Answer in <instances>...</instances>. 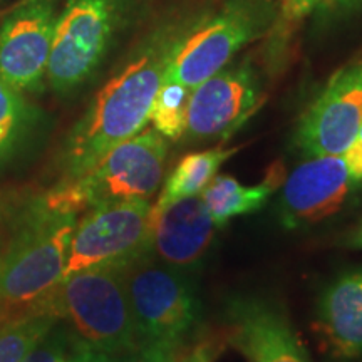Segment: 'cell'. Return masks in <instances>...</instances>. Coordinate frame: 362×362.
Masks as SVG:
<instances>
[{"label": "cell", "instance_id": "1", "mask_svg": "<svg viewBox=\"0 0 362 362\" xmlns=\"http://www.w3.org/2000/svg\"><path fill=\"white\" fill-rule=\"evenodd\" d=\"M205 13L192 12L165 19L134 45L67 136L66 178L84 175L111 148L146 128L171 59Z\"/></svg>", "mask_w": 362, "mask_h": 362}, {"label": "cell", "instance_id": "2", "mask_svg": "<svg viewBox=\"0 0 362 362\" xmlns=\"http://www.w3.org/2000/svg\"><path fill=\"white\" fill-rule=\"evenodd\" d=\"M78 215L61 214L40 200L0 260V320L44 312L61 282ZM45 314V312H44Z\"/></svg>", "mask_w": 362, "mask_h": 362}, {"label": "cell", "instance_id": "3", "mask_svg": "<svg viewBox=\"0 0 362 362\" xmlns=\"http://www.w3.org/2000/svg\"><path fill=\"white\" fill-rule=\"evenodd\" d=\"M168 139L143 129L116 144L78 178H64L40 200L61 214L79 215L89 208L123 200H149L165 178Z\"/></svg>", "mask_w": 362, "mask_h": 362}, {"label": "cell", "instance_id": "4", "mask_svg": "<svg viewBox=\"0 0 362 362\" xmlns=\"http://www.w3.org/2000/svg\"><path fill=\"white\" fill-rule=\"evenodd\" d=\"M44 312L66 319L78 341L112 359L139 346L124 267H94L61 279Z\"/></svg>", "mask_w": 362, "mask_h": 362}, {"label": "cell", "instance_id": "5", "mask_svg": "<svg viewBox=\"0 0 362 362\" xmlns=\"http://www.w3.org/2000/svg\"><path fill=\"white\" fill-rule=\"evenodd\" d=\"M143 0H66L54 30L45 81L57 94H69L93 78L133 24Z\"/></svg>", "mask_w": 362, "mask_h": 362}, {"label": "cell", "instance_id": "6", "mask_svg": "<svg viewBox=\"0 0 362 362\" xmlns=\"http://www.w3.org/2000/svg\"><path fill=\"white\" fill-rule=\"evenodd\" d=\"M277 17L275 0H223L215 13H205L181 42L165 81L197 88L233 61L253 40L265 37Z\"/></svg>", "mask_w": 362, "mask_h": 362}, {"label": "cell", "instance_id": "7", "mask_svg": "<svg viewBox=\"0 0 362 362\" xmlns=\"http://www.w3.org/2000/svg\"><path fill=\"white\" fill-rule=\"evenodd\" d=\"M124 285L139 344L176 347L198 322L200 302L189 274L146 253L124 267Z\"/></svg>", "mask_w": 362, "mask_h": 362}, {"label": "cell", "instance_id": "8", "mask_svg": "<svg viewBox=\"0 0 362 362\" xmlns=\"http://www.w3.org/2000/svg\"><path fill=\"white\" fill-rule=\"evenodd\" d=\"M149 200L104 203L84 211L72 233L62 279L94 267H126L148 253Z\"/></svg>", "mask_w": 362, "mask_h": 362}, {"label": "cell", "instance_id": "9", "mask_svg": "<svg viewBox=\"0 0 362 362\" xmlns=\"http://www.w3.org/2000/svg\"><path fill=\"white\" fill-rule=\"evenodd\" d=\"M264 103V86L252 59L230 62L189 90L187 129L189 141L226 139L237 133Z\"/></svg>", "mask_w": 362, "mask_h": 362}, {"label": "cell", "instance_id": "10", "mask_svg": "<svg viewBox=\"0 0 362 362\" xmlns=\"http://www.w3.org/2000/svg\"><path fill=\"white\" fill-rule=\"evenodd\" d=\"M362 124V57L344 66L300 116L296 144L307 158L342 155Z\"/></svg>", "mask_w": 362, "mask_h": 362}, {"label": "cell", "instance_id": "11", "mask_svg": "<svg viewBox=\"0 0 362 362\" xmlns=\"http://www.w3.org/2000/svg\"><path fill=\"white\" fill-rule=\"evenodd\" d=\"M61 0H25L0 24V78L39 90L47 74Z\"/></svg>", "mask_w": 362, "mask_h": 362}, {"label": "cell", "instance_id": "12", "mask_svg": "<svg viewBox=\"0 0 362 362\" xmlns=\"http://www.w3.org/2000/svg\"><path fill=\"white\" fill-rule=\"evenodd\" d=\"M356 185L342 155L312 156L284 183L280 221L293 230L327 218L339 211Z\"/></svg>", "mask_w": 362, "mask_h": 362}, {"label": "cell", "instance_id": "13", "mask_svg": "<svg viewBox=\"0 0 362 362\" xmlns=\"http://www.w3.org/2000/svg\"><path fill=\"white\" fill-rule=\"evenodd\" d=\"M215 228L202 194L161 208L153 205L148 253L161 264L189 274L205 259Z\"/></svg>", "mask_w": 362, "mask_h": 362}, {"label": "cell", "instance_id": "14", "mask_svg": "<svg viewBox=\"0 0 362 362\" xmlns=\"http://www.w3.org/2000/svg\"><path fill=\"white\" fill-rule=\"evenodd\" d=\"M230 342L248 362H310L282 310L262 298H235L228 310Z\"/></svg>", "mask_w": 362, "mask_h": 362}, {"label": "cell", "instance_id": "15", "mask_svg": "<svg viewBox=\"0 0 362 362\" xmlns=\"http://www.w3.org/2000/svg\"><path fill=\"white\" fill-rule=\"evenodd\" d=\"M317 330L337 359L362 356V267L337 277L320 296Z\"/></svg>", "mask_w": 362, "mask_h": 362}, {"label": "cell", "instance_id": "16", "mask_svg": "<svg viewBox=\"0 0 362 362\" xmlns=\"http://www.w3.org/2000/svg\"><path fill=\"white\" fill-rule=\"evenodd\" d=\"M282 176L275 166L259 185H242L233 176L216 175L202 193L203 203L216 228L226 225L235 216L264 208L270 194L277 189Z\"/></svg>", "mask_w": 362, "mask_h": 362}, {"label": "cell", "instance_id": "17", "mask_svg": "<svg viewBox=\"0 0 362 362\" xmlns=\"http://www.w3.org/2000/svg\"><path fill=\"white\" fill-rule=\"evenodd\" d=\"M237 149L214 148L206 151L189 153L176 165L171 175L166 178L156 208L166 206L170 203L183 200V198L202 194L210 181L218 175L221 165L235 155Z\"/></svg>", "mask_w": 362, "mask_h": 362}, {"label": "cell", "instance_id": "18", "mask_svg": "<svg viewBox=\"0 0 362 362\" xmlns=\"http://www.w3.org/2000/svg\"><path fill=\"white\" fill-rule=\"evenodd\" d=\"M56 320L44 312H33L0 324V362H24Z\"/></svg>", "mask_w": 362, "mask_h": 362}, {"label": "cell", "instance_id": "19", "mask_svg": "<svg viewBox=\"0 0 362 362\" xmlns=\"http://www.w3.org/2000/svg\"><path fill=\"white\" fill-rule=\"evenodd\" d=\"M189 90L187 86L165 81L153 103L149 121L161 136L170 141L183 138L187 129V107Z\"/></svg>", "mask_w": 362, "mask_h": 362}, {"label": "cell", "instance_id": "20", "mask_svg": "<svg viewBox=\"0 0 362 362\" xmlns=\"http://www.w3.org/2000/svg\"><path fill=\"white\" fill-rule=\"evenodd\" d=\"M33 121V106L24 93L0 78V158L13 151Z\"/></svg>", "mask_w": 362, "mask_h": 362}, {"label": "cell", "instance_id": "21", "mask_svg": "<svg viewBox=\"0 0 362 362\" xmlns=\"http://www.w3.org/2000/svg\"><path fill=\"white\" fill-rule=\"evenodd\" d=\"M277 2V17L269 34V61L277 62L287 47L293 30L304 22L312 12L320 7L322 0H275Z\"/></svg>", "mask_w": 362, "mask_h": 362}, {"label": "cell", "instance_id": "22", "mask_svg": "<svg viewBox=\"0 0 362 362\" xmlns=\"http://www.w3.org/2000/svg\"><path fill=\"white\" fill-rule=\"evenodd\" d=\"M74 342L76 339H72L67 330L56 327V324H54V327L30 351L24 362H66L72 352Z\"/></svg>", "mask_w": 362, "mask_h": 362}, {"label": "cell", "instance_id": "23", "mask_svg": "<svg viewBox=\"0 0 362 362\" xmlns=\"http://www.w3.org/2000/svg\"><path fill=\"white\" fill-rule=\"evenodd\" d=\"M176 347L163 342H141L133 351L126 352L112 362H178Z\"/></svg>", "mask_w": 362, "mask_h": 362}, {"label": "cell", "instance_id": "24", "mask_svg": "<svg viewBox=\"0 0 362 362\" xmlns=\"http://www.w3.org/2000/svg\"><path fill=\"white\" fill-rule=\"evenodd\" d=\"M344 163H346L347 171H349L351 178L356 183L362 181V138H357L352 141L349 146L346 148V151L342 153Z\"/></svg>", "mask_w": 362, "mask_h": 362}, {"label": "cell", "instance_id": "25", "mask_svg": "<svg viewBox=\"0 0 362 362\" xmlns=\"http://www.w3.org/2000/svg\"><path fill=\"white\" fill-rule=\"evenodd\" d=\"M66 362H112V357L104 354V352L93 349L88 344L76 339L74 347H72V352L66 359Z\"/></svg>", "mask_w": 362, "mask_h": 362}, {"label": "cell", "instance_id": "26", "mask_svg": "<svg viewBox=\"0 0 362 362\" xmlns=\"http://www.w3.org/2000/svg\"><path fill=\"white\" fill-rule=\"evenodd\" d=\"M362 7V0H322L319 11L322 13H349Z\"/></svg>", "mask_w": 362, "mask_h": 362}, {"label": "cell", "instance_id": "27", "mask_svg": "<svg viewBox=\"0 0 362 362\" xmlns=\"http://www.w3.org/2000/svg\"><path fill=\"white\" fill-rule=\"evenodd\" d=\"M214 361V354H211V349L206 346V344H202V346L194 347V349L189 352L188 356H185V359L180 362H211Z\"/></svg>", "mask_w": 362, "mask_h": 362}, {"label": "cell", "instance_id": "28", "mask_svg": "<svg viewBox=\"0 0 362 362\" xmlns=\"http://www.w3.org/2000/svg\"><path fill=\"white\" fill-rule=\"evenodd\" d=\"M351 247H354V248H362V226H361V228L357 230V232H356L354 238L351 240Z\"/></svg>", "mask_w": 362, "mask_h": 362}, {"label": "cell", "instance_id": "29", "mask_svg": "<svg viewBox=\"0 0 362 362\" xmlns=\"http://www.w3.org/2000/svg\"><path fill=\"white\" fill-rule=\"evenodd\" d=\"M357 136H359V138H362V124H361V129H359V134H357Z\"/></svg>", "mask_w": 362, "mask_h": 362}]
</instances>
